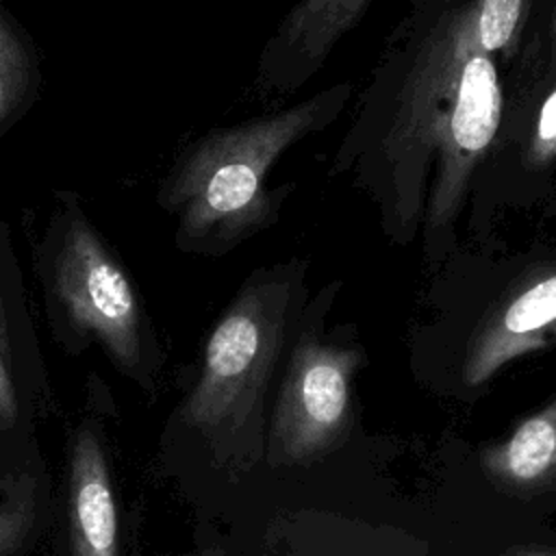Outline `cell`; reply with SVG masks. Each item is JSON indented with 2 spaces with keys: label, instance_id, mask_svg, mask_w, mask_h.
I'll return each instance as SVG.
<instances>
[{
  "label": "cell",
  "instance_id": "cell-1",
  "mask_svg": "<svg viewBox=\"0 0 556 556\" xmlns=\"http://www.w3.org/2000/svg\"><path fill=\"white\" fill-rule=\"evenodd\" d=\"M504 83L469 0H408L356 96L328 178L376 208L389 245L421 237L430 276L460 252L458 224L497 135Z\"/></svg>",
  "mask_w": 556,
  "mask_h": 556
},
{
  "label": "cell",
  "instance_id": "cell-2",
  "mask_svg": "<svg viewBox=\"0 0 556 556\" xmlns=\"http://www.w3.org/2000/svg\"><path fill=\"white\" fill-rule=\"evenodd\" d=\"M352 96V83H334L191 141L156 189V204L176 222L174 245L215 258L276 226L293 185L267 187L269 172L295 143L334 124Z\"/></svg>",
  "mask_w": 556,
  "mask_h": 556
},
{
  "label": "cell",
  "instance_id": "cell-3",
  "mask_svg": "<svg viewBox=\"0 0 556 556\" xmlns=\"http://www.w3.org/2000/svg\"><path fill=\"white\" fill-rule=\"evenodd\" d=\"M33 271L50 321L67 341H98L115 365L137 374L148 356L143 300L104 235L74 191H54L37 235Z\"/></svg>",
  "mask_w": 556,
  "mask_h": 556
},
{
  "label": "cell",
  "instance_id": "cell-4",
  "mask_svg": "<svg viewBox=\"0 0 556 556\" xmlns=\"http://www.w3.org/2000/svg\"><path fill=\"white\" fill-rule=\"evenodd\" d=\"M308 258L291 256L245 276L206 339L198 384L182 408L187 424L215 428L258 402L308 302Z\"/></svg>",
  "mask_w": 556,
  "mask_h": 556
},
{
  "label": "cell",
  "instance_id": "cell-5",
  "mask_svg": "<svg viewBox=\"0 0 556 556\" xmlns=\"http://www.w3.org/2000/svg\"><path fill=\"white\" fill-rule=\"evenodd\" d=\"M339 289L341 280H330L311 295L291 337L271 428L274 452L287 463L326 452L350 419V384L363 350L358 343L324 337V319Z\"/></svg>",
  "mask_w": 556,
  "mask_h": 556
},
{
  "label": "cell",
  "instance_id": "cell-6",
  "mask_svg": "<svg viewBox=\"0 0 556 556\" xmlns=\"http://www.w3.org/2000/svg\"><path fill=\"white\" fill-rule=\"evenodd\" d=\"M495 141L480 167L471 204H532L556 178V52L543 46L502 78Z\"/></svg>",
  "mask_w": 556,
  "mask_h": 556
},
{
  "label": "cell",
  "instance_id": "cell-7",
  "mask_svg": "<svg viewBox=\"0 0 556 556\" xmlns=\"http://www.w3.org/2000/svg\"><path fill=\"white\" fill-rule=\"evenodd\" d=\"M469 271L484 280L460 363L463 380L476 387L513 358L556 345V245Z\"/></svg>",
  "mask_w": 556,
  "mask_h": 556
},
{
  "label": "cell",
  "instance_id": "cell-8",
  "mask_svg": "<svg viewBox=\"0 0 556 556\" xmlns=\"http://www.w3.org/2000/svg\"><path fill=\"white\" fill-rule=\"evenodd\" d=\"M371 4L374 0H295L258 54L254 98L276 106L300 91Z\"/></svg>",
  "mask_w": 556,
  "mask_h": 556
},
{
  "label": "cell",
  "instance_id": "cell-9",
  "mask_svg": "<svg viewBox=\"0 0 556 556\" xmlns=\"http://www.w3.org/2000/svg\"><path fill=\"white\" fill-rule=\"evenodd\" d=\"M72 556H119L117 513L104 454L89 430L74 443L70 480Z\"/></svg>",
  "mask_w": 556,
  "mask_h": 556
},
{
  "label": "cell",
  "instance_id": "cell-10",
  "mask_svg": "<svg viewBox=\"0 0 556 556\" xmlns=\"http://www.w3.org/2000/svg\"><path fill=\"white\" fill-rule=\"evenodd\" d=\"M480 48L502 78L545 46L549 0H469Z\"/></svg>",
  "mask_w": 556,
  "mask_h": 556
},
{
  "label": "cell",
  "instance_id": "cell-11",
  "mask_svg": "<svg viewBox=\"0 0 556 556\" xmlns=\"http://www.w3.org/2000/svg\"><path fill=\"white\" fill-rule=\"evenodd\" d=\"M484 465L497 480L517 489H536L556 480V400L489 450Z\"/></svg>",
  "mask_w": 556,
  "mask_h": 556
},
{
  "label": "cell",
  "instance_id": "cell-12",
  "mask_svg": "<svg viewBox=\"0 0 556 556\" xmlns=\"http://www.w3.org/2000/svg\"><path fill=\"white\" fill-rule=\"evenodd\" d=\"M39 59L28 35L0 7V135L35 102Z\"/></svg>",
  "mask_w": 556,
  "mask_h": 556
},
{
  "label": "cell",
  "instance_id": "cell-13",
  "mask_svg": "<svg viewBox=\"0 0 556 556\" xmlns=\"http://www.w3.org/2000/svg\"><path fill=\"white\" fill-rule=\"evenodd\" d=\"M22 311V276L0 278V426H11L15 419V384H13V352L11 330L15 315Z\"/></svg>",
  "mask_w": 556,
  "mask_h": 556
},
{
  "label": "cell",
  "instance_id": "cell-14",
  "mask_svg": "<svg viewBox=\"0 0 556 556\" xmlns=\"http://www.w3.org/2000/svg\"><path fill=\"white\" fill-rule=\"evenodd\" d=\"M24 530V519L17 515L0 513V554L11 549Z\"/></svg>",
  "mask_w": 556,
  "mask_h": 556
},
{
  "label": "cell",
  "instance_id": "cell-15",
  "mask_svg": "<svg viewBox=\"0 0 556 556\" xmlns=\"http://www.w3.org/2000/svg\"><path fill=\"white\" fill-rule=\"evenodd\" d=\"M15 276H22L20 265L15 261V254H13L7 226L0 219V278H15Z\"/></svg>",
  "mask_w": 556,
  "mask_h": 556
},
{
  "label": "cell",
  "instance_id": "cell-16",
  "mask_svg": "<svg viewBox=\"0 0 556 556\" xmlns=\"http://www.w3.org/2000/svg\"><path fill=\"white\" fill-rule=\"evenodd\" d=\"M545 46L547 50L556 52V0H549V15L545 26Z\"/></svg>",
  "mask_w": 556,
  "mask_h": 556
},
{
  "label": "cell",
  "instance_id": "cell-17",
  "mask_svg": "<svg viewBox=\"0 0 556 556\" xmlns=\"http://www.w3.org/2000/svg\"><path fill=\"white\" fill-rule=\"evenodd\" d=\"M521 556H556V554H547V552H530V554H521Z\"/></svg>",
  "mask_w": 556,
  "mask_h": 556
}]
</instances>
